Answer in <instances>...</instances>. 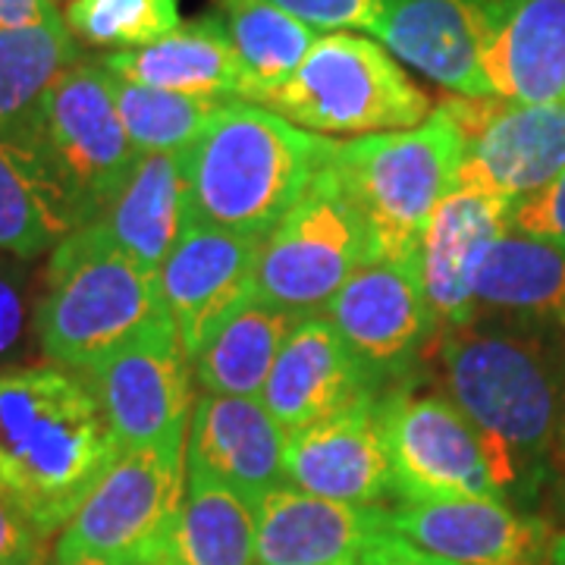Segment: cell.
I'll list each match as a JSON object with an SVG mask.
<instances>
[{
	"mask_svg": "<svg viewBox=\"0 0 565 565\" xmlns=\"http://www.w3.org/2000/svg\"><path fill=\"white\" fill-rule=\"evenodd\" d=\"M437 359L446 399L481 434L505 503L531 497L565 446V349L553 323L440 327Z\"/></svg>",
	"mask_w": 565,
	"mask_h": 565,
	"instance_id": "cell-1",
	"label": "cell"
},
{
	"mask_svg": "<svg viewBox=\"0 0 565 565\" xmlns=\"http://www.w3.org/2000/svg\"><path fill=\"white\" fill-rule=\"evenodd\" d=\"M120 444L88 381L61 364L0 374V500L61 534Z\"/></svg>",
	"mask_w": 565,
	"mask_h": 565,
	"instance_id": "cell-2",
	"label": "cell"
},
{
	"mask_svg": "<svg viewBox=\"0 0 565 565\" xmlns=\"http://www.w3.org/2000/svg\"><path fill=\"white\" fill-rule=\"evenodd\" d=\"M321 139L277 110L226 102L192 141L185 158L192 223L267 239L330 163Z\"/></svg>",
	"mask_w": 565,
	"mask_h": 565,
	"instance_id": "cell-3",
	"label": "cell"
},
{
	"mask_svg": "<svg viewBox=\"0 0 565 565\" xmlns=\"http://www.w3.org/2000/svg\"><path fill=\"white\" fill-rule=\"evenodd\" d=\"M167 318L158 277L110 243L98 223L76 226L51 252L35 333L51 364L85 374Z\"/></svg>",
	"mask_w": 565,
	"mask_h": 565,
	"instance_id": "cell-4",
	"label": "cell"
},
{
	"mask_svg": "<svg viewBox=\"0 0 565 565\" xmlns=\"http://www.w3.org/2000/svg\"><path fill=\"white\" fill-rule=\"evenodd\" d=\"M465 141L444 104L412 129L333 139L330 170L374 262H412L424 226L459 182Z\"/></svg>",
	"mask_w": 565,
	"mask_h": 565,
	"instance_id": "cell-5",
	"label": "cell"
},
{
	"mask_svg": "<svg viewBox=\"0 0 565 565\" xmlns=\"http://www.w3.org/2000/svg\"><path fill=\"white\" fill-rule=\"evenodd\" d=\"M262 104L308 132L349 139L412 129L434 114L427 92L384 44L352 32L321 35L302 66Z\"/></svg>",
	"mask_w": 565,
	"mask_h": 565,
	"instance_id": "cell-6",
	"label": "cell"
},
{
	"mask_svg": "<svg viewBox=\"0 0 565 565\" xmlns=\"http://www.w3.org/2000/svg\"><path fill=\"white\" fill-rule=\"evenodd\" d=\"M185 497V449H120L63 525L54 563L161 565Z\"/></svg>",
	"mask_w": 565,
	"mask_h": 565,
	"instance_id": "cell-7",
	"label": "cell"
},
{
	"mask_svg": "<svg viewBox=\"0 0 565 565\" xmlns=\"http://www.w3.org/2000/svg\"><path fill=\"white\" fill-rule=\"evenodd\" d=\"M32 148L61 182L76 223L98 221L139 161L122 129L114 79L104 63H73L54 82Z\"/></svg>",
	"mask_w": 565,
	"mask_h": 565,
	"instance_id": "cell-8",
	"label": "cell"
},
{
	"mask_svg": "<svg viewBox=\"0 0 565 565\" xmlns=\"http://www.w3.org/2000/svg\"><path fill=\"white\" fill-rule=\"evenodd\" d=\"M367 262H374L367 236L327 163L262 243L255 299L292 315H321L340 286Z\"/></svg>",
	"mask_w": 565,
	"mask_h": 565,
	"instance_id": "cell-9",
	"label": "cell"
},
{
	"mask_svg": "<svg viewBox=\"0 0 565 565\" xmlns=\"http://www.w3.org/2000/svg\"><path fill=\"white\" fill-rule=\"evenodd\" d=\"M393 497L403 503L503 500L481 434L437 393L393 390L377 399Z\"/></svg>",
	"mask_w": 565,
	"mask_h": 565,
	"instance_id": "cell-10",
	"label": "cell"
},
{
	"mask_svg": "<svg viewBox=\"0 0 565 565\" xmlns=\"http://www.w3.org/2000/svg\"><path fill=\"white\" fill-rule=\"evenodd\" d=\"M120 449H185L195 371L170 318L82 374Z\"/></svg>",
	"mask_w": 565,
	"mask_h": 565,
	"instance_id": "cell-11",
	"label": "cell"
},
{
	"mask_svg": "<svg viewBox=\"0 0 565 565\" xmlns=\"http://www.w3.org/2000/svg\"><path fill=\"white\" fill-rule=\"evenodd\" d=\"M444 107L465 141L456 189L512 211L565 170V102L515 104L497 95H459L446 98Z\"/></svg>",
	"mask_w": 565,
	"mask_h": 565,
	"instance_id": "cell-12",
	"label": "cell"
},
{
	"mask_svg": "<svg viewBox=\"0 0 565 565\" xmlns=\"http://www.w3.org/2000/svg\"><path fill=\"white\" fill-rule=\"evenodd\" d=\"M323 318L377 386L405 377L440 333L412 262L362 264L327 302Z\"/></svg>",
	"mask_w": 565,
	"mask_h": 565,
	"instance_id": "cell-13",
	"label": "cell"
},
{
	"mask_svg": "<svg viewBox=\"0 0 565 565\" xmlns=\"http://www.w3.org/2000/svg\"><path fill=\"white\" fill-rule=\"evenodd\" d=\"M262 243L255 236L189 223L167 255L158 270V292L189 359L214 323L255 296Z\"/></svg>",
	"mask_w": 565,
	"mask_h": 565,
	"instance_id": "cell-14",
	"label": "cell"
},
{
	"mask_svg": "<svg viewBox=\"0 0 565 565\" xmlns=\"http://www.w3.org/2000/svg\"><path fill=\"white\" fill-rule=\"evenodd\" d=\"M381 527L456 565H537L553 553L544 522L503 500L403 503L381 512Z\"/></svg>",
	"mask_w": 565,
	"mask_h": 565,
	"instance_id": "cell-15",
	"label": "cell"
},
{
	"mask_svg": "<svg viewBox=\"0 0 565 565\" xmlns=\"http://www.w3.org/2000/svg\"><path fill=\"white\" fill-rule=\"evenodd\" d=\"M377 399L345 408L327 422L286 437L282 478L311 497L333 503L381 509L393 497V475L381 437Z\"/></svg>",
	"mask_w": 565,
	"mask_h": 565,
	"instance_id": "cell-16",
	"label": "cell"
},
{
	"mask_svg": "<svg viewBox=\"0 0 565 565\" xmlns=\"http://www.w3.org/2000/svg\"><path fill=\"white\" fill-rule=\"evenodd\" d=\"M374 396L377 384L321 311L292 327L258 399L286 434H296Z\"/></svg>",
	"mask_w": 565,
	"mask_h": 565,
	"instance_id": "cell-17",
	"label": "cell"
},
{
	"mask_svg": "<svg viewBox=\"0 0 565 565\" xmlns=\"http://www.w3.org/2000/svg\"><path fill=\"white\" fill-rule=\"evenodd\" d=\"M487 7L490 0H386L371 35L446 92L487 98Z\"/></svg>",
	"mask_w": 565,
	"mask_h": 565,
	"instance_id": "cell-18",
	"label": "cell"
},
{
	"mask_svg": "<svg viewBox=\"0 0 565 565\" xmlns=\"http://www.w3.org/2000/svg\"><path fill=\"white\" fill-rule=\"evenodd\" d=\"M286 437L289 434L270 418L262 399L202 393L185 437V471L230 487L258 505L286 481Z\"/></svg>",
	"mask_w": 565,
	"mask_h": 565,
	"instance_id": "cell-19",
	"label": "cell"
},
{
	"mask_svg": "<svg viewBox=\"0 0 565 565\" xmlns=\"http://www.w3.org/2000/svg\"><path fill=\"white\" fill-rule=\"evenodd\" d=\"M509 207L468 189H452L424 226L412 270L440 327L475 321L471 277L500 233L509 230Z\"/></svg>",
	"mask_w": 565,
	"mask_h": 565,
	"instance_id": "cell-20",
	"label": "cell"
},
{
	"mask_svg": "<svg viewBox=\"0 0 565 565\" xmlns=\"http://www.w3.org/2000/svg\"><path fill=\"white\" fill-rule=\"evenodd\" d=\"M484 76L505 102H565V0H490Z\"/></svg>",
	"mask_w": 565,
	"mask_h": 565,
	"instance_id": "cell-21",
	"label": "cell"
},
{
	"mask_svg": "<svg viewBox=\"0 0 565 565\" xmlns=\"http://www.w3.org/2000/svg\"><path fill=\"white\" fill-rule=\"evenodd\" d=\"M110 76L211 102H248V79L217 13L182 22L170 35L136 51L104 57Z\"/></svg>",
	"mask_w": 565,
	"mask_h": 565,
	"instance_id": "cell-22",
	"label": "cell"
},
{
	"mask_svg": "<svg viewBox=\"0 0 565 565\" xmlns=\"http://www.w3.org/2000/svg\"><path fill=\"white\" fill-rule=\"evenodd\" d=\"M381 512L274 487L258 503V565H352Z\"/></svg>",
	"mask_w": 565,
	"mask_h": 565,
	"instance_id": "cell-23",
	"label": "cell"
},
{
	"mask_svg": "<svg viewBox=\"0 0 565 565\" xmlns=\"http://www.w3.org/2000/svg\"><path fill=\"white\" fill-rule=\"evenodd\" d=\"M95 223L120 252L158 277L167 255L192 223L182 151L139 154L120 192L110 199Z\"/></svg>",
	"mask_w": 565,
	"mask_h": 565,
	"instance_id": "cell-24",
	"label": "cell"
},
{
	"mask_svg": "<svg viewBox=\"0 0 565 565\" xmlns=\"http://www.w3.org/2000/svg\"><path fill=\"white\" fill-rule=\"evenodd\" d=\"M471 302L475 318L500 315L565 330V248L509 226L475 267Z\"/></svg>",
	"mask_w": 565,
	"mask_h": 565,
	"instance_id": "cell-25",
	"label": "cell"
},
{
	"mask_svg": "<svg viewBox=\"0 0 565 565\" xmlns=\"http://www.w3.org/2000/svg\"><path fill=\"white\" fill-rule=\"evenodd\" d=\"M305 315L245 299L217 321L192 352V371L204 393L258 399L286 337Z\"/></svg>",
	"mask_w": 565,
	"mask_h": 565,
	"instance_id": "cell-26",
	"label": "cell"
},
{
	"mask_svg": "<svg viewBox=\"0 0 565 565\" xmlns=\"http://www.w3.org/2000/svg\"><path fill=\"white\" fill-rule=\"evenodd\" d=\"M73 63H79V47L63 17L0 25V141L32 148L44 102Z\"/></svg>",
	"mask_w": 565,
	"mask_h": 565,
	"instance_id": "cell-27",
	"label": "cell"
},
{
	"mask_svg": "<svg viewBox=\"0 0 565 565\" xmlns=\"http://www.w3.org/2000/svg\"><path fill=\"white\" fill-rule=\"evenodd\" d=\"M161 565H258V505L185 471V497Z\"/></svg>",
	"mask_w": 565,
	"mask_h": 565,
	"instance_id": "cell-28",
	"label": "cell"
},
{
	"mask_svg": "<svg viewBox=\"0 0 565 565\" xmlns=\"http://www.w3.org/2000/svg\"><path fill=\"white\" fill-rule=\"evenodd\" d=\"M61 182L35 148L0 141V252L39 258L76 230Z\"/></svg>",
	"mask_w": 565,
	"mask_h": 565,
	"instance_id": "cell-29",
	"label": "cell"
},
{
	"mask_svg": "<svg viewBox=\"0 0 565 565\" xmlns=\"http://www.w3.org/2000/svg\"><path fill=\"white\" fill-rule=\"evenodd\" d=\"M217 17L243 63L252 104H262L280 88L321 39L318 29L289 17L270 0H221Z\"/></svg>",
	"mask_w": 565,
	"mask_h": 565,
	"instance_id": "cell-30",
	"label": "cell"
},
{
	"mask_svg": "<svg viewBox=\"0 0 565 565\" xmlns=\"http://www.w3.org/2000/svg\"><path fill=\"white\" fill-rule=\"evenodd\" d=\"M110 79L122 129L139 154H180L202 136V129L221 110V104H226L136 85L117 76Z\"/></svg>",
	"mask_w": 565,
	"mask_h": 565,
	"instance_id": "cell-31",
	"label": "cell"
},
{
	"mask_svg": "<svg viewBox=\"0 0 565 565\" xmlns=\"http://www.w3.org/2000/svg\"><path fill=\"white\" fill-rule=\"evenodd\" d=\"M182 0H70L63 22L92 47L136 51L180 29Z\"/></svg>",
	"mask_w": 565,
	"mask_h": 565,
	"instance_id": "cell-32",
	"label": "cell"
},
{
	"mask_svg": "<svg viewBox=\"0 0 565 565\" xmlns=\"http://www.w3.org/2000/svg\"><path fill=\"white\" fill-rule=\"evenodd\" d=\"M270 3H277L289 17L321 32H349V29L371 32L386 7V0H270Z\"/></svg>",
	"mask_w": 565,
	"mask_h": 565,
	"instance_id": "cell-33",
	"label": "cell"
},
{
	"mask_svg": "<svg viewBox=\"0 0 565 565\" xmlns=\"http://www.w3.org/2000/svg\"><path fill=\"white\" fill-rule=\"evenodd\" d=\"M509 226L565 248V170L541 192L519 202L509 214Z\"/></svg>",
	"mask_w": 565,
	"mask_h": 565,
	"instance_id": "cell-34",
	"label": "cell"
},
{
	"mask_svg": "<svg viewBox=\"0 0 565 565\" xmlns=\"http://www.w3.org/2000/svg\"><path fill=\"white\" fill-rule=\"evenodd\" d=\"M47 537L17 505L0 500V565H41Z\"/></svg>",
	"mask_w": 565,
	"mask_h": 565,
	"instance_id": "cell-35",
	"label": "cell"
},
{
	"mask_svg": "<svg viewBox=\"0 0 565 565\" xmlns=\"http://www.w3.org/2000/svg\"><path fill=\"white\" fill-rule=\"evenodd\" d=\"M352 565H456L446 563L440 556L424 553L422 546L408 544L403 537L390 534V531H374L359 550V556L352 559Z\"/></svg>",
	"mask_w": 565,
	"mask_h": 565,
	"instance_id": "cell-36",
	"label": "cell"
},
{
	"mask_svg": "<svg viewBox=\"0 0 565 565\" xmlns=\"http://www.w3.org/2000/svg\"><path fill=\"white\" fill-rule=\"evenodd\" d=\"M22 337V292L7 274H0V355H7Z\"/></svg>",
	"mask_w": 565,
	"mask_h": 565,
	"instance_id": "cell-37",
	"label": "cell"
},
{
	"mask_svg": "<svg viewBox=\"0 0 565 565\" xmlns=\"http://www.w3.org/2000/svg\"><path fill=\"white\" fill-rule=\"evenodd\" d=\"M61 20L54 0H0V25H39Z\"/></svg>",
	"mask_w": 565,
	"mask_h": 565,
	"instance_id": "cell-38",
	"label": "cell"
},
{
	"mask_svg": "<svg viewBox=\"0 0 565 565\" xmlns=\"http://www.w3.org/2000/svg\"><path fill=\"white\" fill-rule=\"evenodd\" d=\"M550 556H553V565H565V537L559 544H553V553H550Z\"/></svg>",
	"mask_w": 565,
	"mask_h": 565,
	"instance_id": "cell-39",
	"label": "cell"
},
{
	"mask_svg": "<svg viewBox=\"0 0 565 565\" xmlns=\"http://www.w3.org/2000/svg\"><path fill=\"white\" fill-rule=\"evenodd\" d=\"M63 565H122V563H110V559H92V556H85V559H73V563H63Z\"/></svg>",
	"mask_w": 565,
	"mask_h": 565,
	"instance_id": "cell-40",
	"label": "cell"
}]
</instances>
